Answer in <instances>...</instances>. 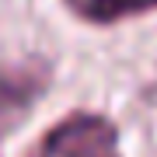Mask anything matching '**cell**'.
<instances>
[{
	"mask_svg": "<svg viewBox=\"0 0 157 157\" xmlns=\"http://www.w3.org/2000/svg\"><path fill=\"white\" fill-rule=\"evenodd\" d=\"M39 157H119V133L105 115L77 112L45 133Z\"/></svg>",
	"mask_w": 157,
	"mask_h": 157,
	"instance_id": "1",
	"label": "cell"
},
{
	"mask_svg": "<svg viewBox=\"0 0 157 157\" xmlns=\"http://www.w3.org/2000/svg\"><path fill=\"white\" fill-rule=\"evenodd\" d=\"M45 87H49V67L39 59L0 67V140L28 119L32 105L45 94Z\"/></svg>",
	"mask_w": 157,
	"mask_h": 157,
	"instance_id": "2",
	"label": "cell"
},
{
	"mask_svg": "<svg viewBox=\"0 0 157 157\" xmlns=\"http://www.w3.org/2000/svg\"><path fill=\"white\" fill-rule=\"evenodd\" d=\"M73 14L91 25H115L122 17H136L157 7V0H67Z\"/></svg>",
	"mask_w": 157,
	"mask_h": 157,
	"instance_id": "3",
	"label": "cell"
}]
</instances>
